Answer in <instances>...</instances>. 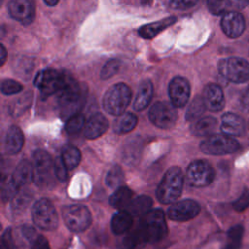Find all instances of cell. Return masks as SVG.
I'll return each instance as SVG.
<instances>
[{
    "label": "cell",
    "instance_id": "6da1fadb",
    "mask_svg": "<svg viewBox=\"0 0 249 249\" xmlns=\"http://www.w3.org/2000/svg\"><path fill=\"white\" fill-rule=\"evenodd\" d=\"M86 95V88L81 86L69 75L65 85L57 93V100L61 115L64 118H69L77 114L85 103Z\"/></svg>",
    "mask_w": 249,
    "mask_h": 249
},
{
    "label": "cell",
    "instance_id": "7a4b0ae2",
    "mask_svg": "<svg viewBox=\"0 0 249 249\" xmlns=\"http://www.w3.org/2000/svg\"><path fill=\"white\" fill-rule=\"evenodd\" d=\"M183 174L179 167H170L163 175L157 188V198L160 203L168 204L175 201L183 189Z\"/></svg>",
    "mask_w": 249,
    "mask_h": 249
},
{
    "label": "cell",
    "instance_id": "3957f363",
    "mask_svg": "<svg viewBox=\"0 0 249 249\" xmlns=\"http://www.w3.org/2000/svg\"><path fill=\"white\" fill-rule=\"evenodd\" d=\"M146 242H158L163 239L167 232L165 217L160 209L150 210L147 214L141 217L138 226Z\"/></svg>",
    "mask_w": 249,
    "mask_h": 249
},
{
    "label": "cell",
    "instance_id": "277c9868",
    "mask_svg": "<svg viewBox=\"0 0 249 249\" xmlns=\"http://www.w3.org/2000/svg\"><path fill=\"white\" fill-rule=\"evenodd\" d=\"M131 100V90L124 83L112 86L103 97V107L105 111L114 116L124 114Z\"/></svg>",
    "mask_w": 249,
    "mask_h": 249
},
{
    "label": "cell",
    "instance_id": "5b68a950",
    "mask_svg": "<svg viewBox=\"0 0 249 249\" xmlns=\"http://www.w3.org/2000/svg\"><path fill=\"white\" fill-rule=\"evenodd\" d=\"M69 74L55 69H44L40 71L35 79L34 86L40 90L43 97L57 94L65 85Z\"/></svg>",
    "mask_w": 249,
    "mask_h": 249
},
{
    "label": "cell",
    "instance_id": "8992f818",
    "mask_svg": "<svg viewBox=\"0 0 249 249\" xmlns=\"http://www.w3.org/2000/svg\"><path fill=\"white\" fill-rule=\"evenodd\" d=\"M33 181L38 187H47L53 180L54 161L49 153L43 150H37L33 153Z\"/></svg>",
    "mask_w": 249,
    "mask_h": 249
},
{
    "label": "cell",
    "instance_id": "52a82bcc",
    "mask_svg": "<svg viewBox=\"0 0 249 249\" xmlns=\"http://www.w3.org/2000/svg\"><path fill=\"white\" fill-rule=\"evenodd\" d=\"M219 73L228 81L242 84L249 80V62L241 57L223 58L218 63Z\"/></svg>",
    "mask_w": 249,
    "mask_h": 249
},
{
    "label": "cell",
    "instance_id": "ba28073f",
    "mask_svg": "<svg viewBox=\"0 0 249 249\" xmlns=\"http://www.w3.org/2000/svg\"><path fill=\"white\" fill-rule=\"evenodd\" d=\"M32 219L35 225L45 231H53L58 225V216L53 204L47 198H41L32 207Z\"/></svg>",
    "mask_w": 249,
    "mask_h": 249
},
{
    "label": "cell",
    "instance_id": "9c48e42d",
    "mask_svg": "<svg viewBox=\"0 0 249 249\" xmlns=\"http://www.w3.org/2000/svg\"><path fill=\"white\" fill-rule=\"evenodd\" d=\"M62 217L67 228L75 232L84 231L91 223V215L89 208L82 204H72L63 207Z\"/></svg>",
    "mask_w": 249,
    "mask_h": 249
},
{
    "label": "cell",
    "instance_id": "30bf717a",
    "mask_svg": "<svg viewBox=\"0 0 249 249\" xmlns=\"http://www.w3.org/2000/svg\"><path fill=\"white\" fill-rule=\"evenodd\" d=\"M240 148L239 143L227 134H213L206 137L200 144V149L208 155L220 156L236 152Z\"/></svg>",
    "mask_w": 249,
    "mask_h": 249
},
{
    "label": "cell",
    "instance_id": "8fae6325",
    "mask_svg": "<svg viewBox=\"0 0 249 249\" xmlns=\"http://www.w3.org/2000/svg\"><path fill=\"white\" fill-rule=\"evenodd\" d=\"M150 121L158 127L169 129L177 121V111L172 103L165 101L156 102L149 111Z\"/></svg>",
    "mask_w": 249,
    "mask_h": 249
},
{
    "label": "cell",
    "instance_id": "7c38bea8",
    "mask_svg": "<svg viewBox=\"0 0 249 249\" xmlns=\"http://www.w3.org/2000/svg\"><path fill=\"white\" fill-rule=\"evenodd\" d=\"M214 175V169L209 162L196 160L188 166L186 180L193 187H205L213 181Z\"/></svg>",
    "mask_w": 249,
    "mask_h": 249
},
{
    "label": "cell",
    "instance_id": "4fadbf2b",
    "mask_svg": "<svg viewBox=\"0 0 249 249\" xmlns=\"http://www.w3.org/2000/svg\"><path fill=\"white\" fill-rule=\"evenodd\" d=\"M200 205L193 199H184L172 204L167 211L168 217L173 221L184 222L198 215Z\"/></svg>",
    "mask_w": 249,
    "mask_h": 249
},
{
    "label": "cell",
    "instance_id": "5bb4252c",
    "mask_svg": "<svg viewBox=\"0 0 249 249\" xmlns=\"http://www.w3.org/2000/svg\"><path fill=\"white\" fill-rule=\"evenodd\" d=\"M8 9L10 16L24 25L30 24L34 20L35 4L33 0H11Z\"/></svg>",
    "mask_w": 249,
    "mask_h": 249
},
{
    "label": "cell",
    "instance_id": "9a60e30c",
    "mask_svg": "<svg viewBox=\"0 0 249 249\" xmlns=\"http://www.w3.org/2000/svg\"><path fill=\"white\" fill-rule=\"evenodd\" d=\"M245 19L238 12H227L221 19V28L230 38L239 37L245 30Z\"/></svg>",
    "mask_w": 249,
    "mask_h": 249
},
{
    "label": "cell",
    "instance_id": "2e32d148",
    "mask_svg": "<svg viewBox=\"0 0 249 249\" xmlns=\"http://www.w3.org/2000/svg\"><path fill=\"white\" fill-rule=\"evenodd\" d=\"M168 92L171 103L175 107H183L187 104L190 97V84L183 77H175L169 84Z\"/></svg>",
    "mask_w": 249,
    "mask_h": 249
},
{
    "label": "cell",
    "instance_id": "e0dca14e",
    "mask_svg": "<svg viewBox=\"0 0 249 249\" xmlns=\"http://www.w3.org/2000/svg\"><path fill=\"white\" fill-rule=\"evenodd\" d=\"M202 98L206 109L212 112L221 111L225 106V97L223 90L217 84H208L204 89Z\"/></svg>",
    "mask_w": 249,
    "mask_h": 249
},
{
    "label": "cell",
    "instance_id": "ac0fdd59",
    "mask_svg": "<svg viewBox=\"0 0 249 249\" xmlns=\"http://www.w3.org/2000/svg\"><path fill=\"white\" fill-rule=\"evenodd\" d=\"M221 130L229 136H241L245 132L244 120L231 112L225 113L221 119Z\"/></svg>",
    "mask_w": 249,
    "mask_h": 249
},
{
    "label": "cell",
    "instance_id": "d6986e66",
    "mask_svg": "<svg viewBox=\"0 0 249 249\" xmlns=\"http://www.w3.org/2000/svg\"><path fill=\"white\" fill-rule=\"evenodd\" d=\"M108 128V121L101 113L91 115L85 125V136L88 139H96L103 135Z\"/></svg>",
    "mask_w": 249,
    "mask_h": 249
},
{
    "label": "cell",
    "instance_id": "ffe728a7",
    "mask_svg": "<svg viewBox=\"0 0 249 249\" xmlns=\"http://www.w3.org/2000/svg\"><path fill=\"white\" fill-rule=\"evenodd\" d=\"M34 178L33 165L26 160H21L15 168L11 179L18 189L24 188Z\"/></svg>",
    "mask_w": 249,
    "mask_h": 249
},
{
    "label": "cell",
    "instance_id": "44dd1931",
    "mask_svg": "<svg viewBox=\"0 0 249 249\" xmlns=\"http://www.w3.org/2000/svg\"><path fill=\"white\" fill-rule=\"evenodd\" d=\"M24 138L20 128L17 125H12L5 136L4 149L8 155L18 154L23 146Z\"/></svg>",
    "mask_w": 249,
    "mask_h": 249
},
{
    "label": "cell",
    "instance_id": "7402d4cb",
    "mask_svg": "<svg viewBox=\"0 0 249 249\" xmlns=\"http://www.w3.org/2000/svg\"><path fill=\"white\" fill-rule=\"evenodd\" d=\"M176 20H177L176 17H172V16L167 17L160 20L141 26L138 30V33L141 37H143L145 39H152L155 36H157L159 33L163 31L164 29H166L167 27L174 24L176 22Z\"/></svg>",
    "mask_w": 249,
    "mask_h": 249
},
{
    "label": "cell",
    "instance_id": "603a6c76",
    "mask_svg": "<svg viewBox=\"0 0 249 249\" xmlns=\"http://www.w3.org/2000/svg\"><path fill=\"white\" fill-rule=\"evenodd\" d=\"M141 150H142L141 138L139 136H134L129 138L124 145V151H123L124 161L128 165L134 164L140 157Z\"/></svg>",
    "mask_w": 249,
    "mask_h": 249
},
{
    "label": "cell",
    "instance_id": "cb8c5ba5",
    "mask_svg": "<svg viewBox=\"0 0 249 249\" xmlns=\"http://www.w3.org/2000/svg\"><path fill=\"white\" fill-rule=\"evenodd\" d=\"M132 201V191L124 186H121L116 189V191L111 195L109 198V203L114 208L119 210H124L128 208Z\"/></svg>",
    "mask_w": 249,
    "mask_h": 249
},
{
    "label": "cell",
    "instance_id": "d4e9b609",
    "mask_svg": "<svg viewBox=\"0 0 249 249\" xmlns=\"http://www.w3.org/2000/svg\"><path fill=\"white\" fill-rule=\"evenodd\" d=\"M153 96V85L151 81L145 80L143 81L138 89L133 108L136 111H142L144 110L150 103Z\"/></svg>",
    "mask_w": 249,
    "mask_h": 249
},
{
    "label": "cell",
    "instance_id": "484cf974",
    "mask_svg": "<svg viewBox=\"0 0 249 249\" xmlns=\"http://www.w3.org/2000/svg\"><path fill=\"white\" fill-rule=\"evenodd\" d=\"M132 222V216L129 211L119 210L112 217L111 229L114 233L122 234L130 229Z\"/></svg>",
    "mask_w": 249,
    "mask_h": 249
},
{
    "label": "cell",
    "instance_id": "4316f807",
    "mask_svg": "<svg viewBox=\"0 0 249 249\" xmlns=\"http://www.w3.org/2000/svg\"><path fill=\"white\" fill-rule=\"evenodd\" d=\"M217 125V121L211 116L203 117L196 120L191 126V131L194 135L198 137L210 136L211 133L215 130Z\"/></svg>",
    "mask_w": 249,
    "mask_h": 249
},
{
    "label": "cell",
    "instance_id": "83f0119b",
    "mask_svg": "<svg viewBox=\"0 0 249 249\" xmlns=\"http://www.w3.org/2000/svg\"><path fill=\"white\" fill-rule=\"evenodd\" d=\"M137 124V117L132 113L120 115L113 124V129L118 134H124L131 131Z\"/></svg>",
    "mask_w": 249,
    "mask_h": 249
},
{
    "label": "cell",
    "instance_id": "f1b7e54d",
    "mask_svg": "<svg viewBox=\"0 0 249 249\" xmlns=\"http://www.w3.org/2000/svg\"><path fill=\"white\" fill-rule=\"evenodd\" d=\"M153 201L148 196H139L132 199L130 205L128 206V211L131 215L142 217L147 214L152 207Z\"/></svg>",
    "mask_w": 249,
    "mask_h": 249
},
{
    "label": "cell",
    "instance_id": "f546056e",
    "mask_svg": "<svg viewBox=\"0 0 249 249\" xmlns=\"http://www.w3.org/2000/svg\"><path fill=\"white\" fill-rule=\"evenodd\" d=\"M61 160L66 165L68 170L74 169L80 162L81 153L78 148L73 145H65L62 148L61 152Z\"/></svg>",
    "mask_w": 249,
    "mask_h": 249
},
{
    "label": "cell",
    "instance_id": "4dcf8cb0",
    "mask_svg": "<svg viewBox=\"0 0 249 249\" xmlns=\"http://www.w3.org/2000/svg\"><path fill=\"white\" fill-rule=\"evenodd\" d=\"M244 228L242 225H235L231 227L227 233V241L222 249H239L241 245Z\"/></svg>",
    "mask_w": 249,
    "mask_h": 249
},
{
    "label": "cell",
    "instance_id": "1f68e13d",
    "mask_svg": "<svg viewBox=\"0 0 249 249\" xmlns=\"http://www.w3.org/2000/svg\"><path fill=\"white\" fill-rule=\"evenodd\" d=\"M147 242L138 228L128 231L123 239L124 249H140Z\"/></svg>",
    "mask_w": 249,
    "mask_h": 249
},
{
    "label": "cell",
    "instance_id": "d6a6232c",
    "mask_svg": "<svg viewBox=\"0 0 249 249\" xmlns=\"http://www.w3.org/2000/svg\"><path fill=\"white\" fill-rule=\"evenodd\" d=\"M206 109L204 100L202 96H196L189 105L186 112V120L190 122L196 121L200 118V116L204 113Z\"/></svg>",
    "mask_w": 249,
    "mask_h": 249
},
{
    "label": "cell",
    "instance_id": "836d02e7",
    "mask_svg": "<svg viewBox=\"0 0 249 249\" xmlns=\"http://www.w3.org/2000/svg\"><path fill=\"white\" fill-rule=\"evenodd\" d=\"M31 199H32L31 193L26 189H23V190L20 189L15 195V196L11 199L12 209L15 212H21L28 206Z\"/></svg>",
    "mask_w": 249,
    "mask_h": 249
},
{
    "label": "cell",
    "instance_id": "e575fe53",
    "mask_svg": "<svg viewBox=\"0 0 249 249\" xmlns=\"http://www.w3.org/2000/svg\"><path fill=\"white\" fill-rule=\"evenodd\" d=\"M31 101H32V94H30V92H27L24 95L20 96L18 99H17L13 103L11 107V114L14 117L20 116L29 108Z\"/></svg>",
    "mask_w": 249,
    "mask_h": 249
},
{
    "label": "cell",
    "instance_id": "d590c367",
    "mask_svg": "<svg viewBox=\"0 0 249 249\" xmlns=\"http://www.w3.org/2000/svg\"><path fill=\"white\" fill-rule=\"evenodd\" d=\"M124 176L122 168L119 165L111 167L106 175V184L110 188H119L124 182Z\"/></svg>",
    "mask_w": 249,
    "mask_h": 249
},
{
    "label": "cell",
    "instance_id": "8d00e7d4",
    "mask_svg": "<svg viewBox=\"0 0 249 249\" xmlns=\"http://www.w3.org/2000/svg\"><path fill=\"white\" fill-rule=\"evenodd\" d=\"M85 125V118L82 114H75L68 118L65 124V130L68 134L79 133Z\"/></svg>",
    "mask_w": 249,
    "mask_h": 249
},
{
    "label": "cell",
    "instance_id": "74e56055",
    "mask_svg": "<svg viewBox=\"0 0 249 249\" xmlns=\"http://www.w3.org/2000/svg\"><path fill=\"white\" fill-rule=\"evenodd\" d=\"M120 68V61L118 59H110L102 67L100 71V78L102 80H107L114 76Z\"/></svg>",
    "mask_w": 249,
    "mask_h": 249
},
{
    "label": "cell",
    "instance_id": "f35d334b",
    "mask_svg": "<svg viewBox=\"0 0 249 249\" xmlns=\"http://www.w3.org/2000/svg\"><path fill=\"white\" fill-rule=\"evenodd\" d=\"M21 90H22L21 84L15 80L7 79V80H4L1 84V91L3 94L12 95V94L18 93Z\"/></svg>",
    "mask_w": 249,
    "mask_h": 249
},
{
    "label": "cell",
    "instance_id": "ab89813d",
    "mask_svg": "<svg viewBox=\"0 0 249 249\" xmlns=\"http://www.w3.org/2000/svg\"><path fill=\"white\" fill-rule=\"evenodd\" d=\"M19 190L20 189H18L15 185V183L13 182L12 179L7 181L6 183H3V187H2V198H3V200L6 201V200H9V199H12Z\"/></svg>",
    "mask_w": 249,
    "mask_h": 249
},
{
    "label": "cell",
    "instance_id": "60d3db41",
    "mask_svg": "<svg viewBox=\"0 0 249 249\" xmlns=\"http://www.w3.org/2000/svg\"><path fill=\"white\" fill-rule=\"evenodd\" d=\"M209 11L214 15H222L226 12V0H205Z\"/></svg>",
    "mask_w": 249,
    "mask_h": 249
},
{
    "label": "cell",
    "instance_id": "b9f144b4",
    "mask_svg": "<svg viewBox=\"0 0 249 249\" xmlns=\"http://www.w3.org/2000/svg\"><path fill=\"white\" fill-rule=\"evenodd\" d=\"M232 207L237 212H242L249 207V191L244 190L241 196L232 203Z\"/></svg>",
    "mask_w": 249,
    "mask_h": 249
},
{
    "label": "cell",
    "instance_id": "7bdbcfd3",
    "mask_svg": "<svg viewBox=\"0 0 249 249\" xmlns=\"http://www.w3.org/2000/svg\"><path fill=\"white\" fill-rule=\"evenodd\" d=\"M67 167L64 164L63 160H61V158H57L54 160V172H55V176L58 180L60 181H64L67 178Z\"/></svg>",
    "mask_w": 249,
    "mask_h": 249
},
{
    "label": "cell",
    "instance_id": "ee69618b",
    "mask_svg": "<svg viewBox=\"0 0 249 249\" xmlns=\"http://www.w3.org/2000/svg\"><path fill=\"white\" fill-rule=\"evenodd\" d=\"M198 0H170L171 8L175 10H187L194 7Z\"/></svg>",
    "mask_w": 249,
    "mask_h": 249
},
{
    "label": "cell",
    "instance_id": "f6af8a7d",
    "mask_svg": "<svg viewBox=\"0 0 249 249\" xmlns=\"http://www.w3.org/2000/svg\"><path fill=\"white\" fill-rule=\"evenodd\" d=\"M31 249H50V246L44 236L38 235L35 241L31 244Z\"/></svg>",
    "mask_w": 249,
    "mask_h": 249
},
{
    "label": "cell",
    "instance_id": "bcb514c9",
    "mask_svg": "<svg viewBox=\"0 0 249 249\" xmlns=\"http://www.w3.org/2000/svg\"><path fill=\"white\" fill-rule=\"evenodd\" d=\"M227 1L234 9H243L249 4V0H227Z\"/></svg>",
    "mask_w": 249,
    "mask_h": 249
},
{
    "label": "cell",
    "instance_id": "7dc6e473",
    "mask_svg": "<svg viewBox=\"0 0 249 249\" xmlns=\"http://www.w3.org/2000/svg\"><path fill=\"white\" fill-rule=\"evenodd\" d=\"M241 102H242V105L244 106V108L249 111V86L247 87V89H245V91L242 95Z\"/></svg>",
    "mask_w": 249,
    "mask_h": 249
},
{
    "label": "cell",
    "instance_id": "c3c4849f",
    "mask_svg": "<svg viewBox=\"0 0 249 249\" xmlns=\"http://www.w3.org/2000/svg\"><path fill=\"white\" fill-rule=\"evenodd\" d=\"M6 57H7V51H6L5 47L3 45H1L0 46V62H1V65H3L5 63Z\"/></svg>",
    "mask_w": 249,
    "mask_h": 249
},
{
    "label": "cell",
    "instance_id": "681fc988",
    "mask_svg": "<svg viewBox=\"0 0 249 249\" xmlns=\"http://www.w3.org/2000/svg\"><path fill=\"white\" fill-rule=\"evenodd\" d=\"M44 2L49 6H54L57 4L58 0H44Z\"/></svg>",
    "mask_w": 249,
    "mask_h": 249
},
{
    "label": "cell",
    "instance_id": "f907efd6",
    "mask_svg": "<svg viewBox=\"0 0 249 249\" xmlns=\"http://www.w3.org/2000/svg\"><path fill=\"white\" fill-rule=\"evenodd\" d=\"M140 1H141L142 5H144V6H148L152 3V0H140Z\"/></svg>",
    "mask_w": 249,
    "mask_h": 249
},
{
    "label": "cell",
    "instance_id": "816d5d0a",
    "mask_svg": "<svg viewBox=\"0 0 249 249\" xmlns=\"http://www.w3.org/2000/svg\"><path fill=\"white\" fill-rule=\"evenodd\" d=\"M1 249H11V248H10V247H8L7 245H5L4 243H2V242H1Z\"/></svg>",
    "mask_w": 249,
    "mask_h": 249
},
{
    "label": "cell",
    "instance_id": "f5cc1de1",
    "mask_svg": "<svg viewBox=\"0 0 249 249\" xmlns=\"http://www.w3.org/2000/svg\"><path fill=\"white\" fill-rule=\"evenodd\" d=\"M248 125H249V124H248Z\"/></svg>",
    "mask_w": 249,
    "mask_h": 249
}]
</instances>
